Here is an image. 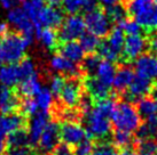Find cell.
<instances>
[{
	"label": "cell",
	"instance_id": "cell-1",
	"mask_svg": "<svg viewBox=\"0 0 157 155\" xmlns=\"http://www.w3.org/2000/svg\"><path fill=\"white\" fill-rule=\"evenodd\" d=\"M31 41L20 32L9 30L0 37V62L5 64H17L25 57Z\"/></svg>",
	"mask_w": 157,
	"mask_h": 155
},
{
	"label": "cell",
	"instance_id": "cell-2",
	"mask_svg": "<svg viewBox=\"0 0 157 155\" xmlns=\"http://www.w3.org/2000/svg\"><path fill=\"white\" fill-rule=\"evenodd\" d=\"M111 121L117 130H123L131 134L133 131H136L141 124V117L136 108L130 102L125 100L116 102L111 114Z\"/></svg>",
	"mask_w": 157,
	"mask_h": 155
},
{
	"label": "cell",
	"instance_id": "cell-3",
	"mask_svg": "<svg viewBox=\"0 0 157 155\" xmlns=\"http://www.w3.org/2000/svg\"><path fill=\"white\" fill-rule=\"evenodd\" d=\"M86 123V134L87 137L94 140L105 139L111 132V122L110 116L103 112L98 105L91 108V111L84 116Z\"/></svg>",
	"mask_w": 157,
	"mask_h": 155
},
{
	"label": "cell",
	"instance_id": "cell-4",
	"mask_svg": "<svg viewBox=\"0 0 157 155\" xmlns=\"http://www.w3.org/2000/svg\"><path fill=\"white\" fill-rule=\"evenodd\" d=\"M107 37L108 38L105 40L100 42L96 54L101 58H105V60H110V62L121 60L124 41H125L124 31L121 29V26L117 25L111 29L110 33Z\"/></svg>",
	"mask_w": 157,
	"mask_h": 155
},
{
	"label": "cell",
	"instance_id": "cell-5",
	"mask_svg": "<svg viewBox=\"0 0 157 155\" xmlns=\"http://www.w3.org/2000/svg\"><path fill=\"white\" fill-rule=\"evenodd\" d=\"M83 78H66V83L57 96V106L66 110L77 108L84 97Z\"/></svg>",
	"mask_w": 157,
	"mask_h": 155
},
{
	"label": "cell",
	"instance_id": "cell-6",
	"mask_svg": "<svg viewBox=\"0 0 157 155\" xmlns=\"http://www.w3.org/2000/svg\"><path fill=\"white\" fill-rule=\"evenodd\" d=\"M84 21L88 32L99 38H105L111 31V22L107 16L105 9L101 7H95L87 12Z\"/></svg>",
	"mask_w": 157,
	"mask_h": 155
},
{
	"label": "cell",
	"instance_id": "cell-7",
	"mask_svg": "<svg viewBox=\"0 0 157 155\" xmlns=\"http://www.w3.org/2000/svg\"><path fill=\"white\" fill-rule=\"evenodd\" d=\"M85 30H86V24L84 18L78 14L70 15L60 26V31L57 33L60 43L75 41L76 39H79L85 33Z\"/></svg>",
	"mask_w": 157,
	"mask_h": 155
},
{
	"label": "cell",
	"instance_id": "cell-8",
	"mask_svg": "<svg viewBox=\"0 0 157 155\" xmlns=\"http://www.w3.org/2000/svg\"><path fill=\"white\" fill-rule=\"evenodd\" d=\"M63 21H64V16H63L62 10H60L57 7L43 5L37 13V18L35 23L36 31L40 30L43 26L53 29V30L57 29L62 25Z\"/></svg>",
	"mask_w": 157,
	"mask_h": 155
},
{
	"label": "cell",
	"instance_id": "cell-9",
	"mask_svg": "<svg viewBox=\"0 0 157 155\" xmlns=\"http://www.w3.org/2000/svg\"><path fill=\"white\" fill-rule=\"evenodd\" d=\"M7 17H8L9 23L24 38H26L28 40H30L31 42H32L33 35L36 34V27L33 22L31 21L30 17L24 12V9L20 8V7H15V8L10 9L8 12Z\"/></svg>",
	"mask_w": 157,
	"mask_h": 155
},
{
	"label": "cell",
	"instance_id": "cell-10",
	"mask_svg": "<svg viewBox=\"0 0 157 155\" xmlns=\"http://www.w3.org/2000/svg\"><path fill=\"white\" fill-rule=\"evenodd\" d=\"M147 47H148V41L144 35H127V38H125L124 41V47L121 56L123 64H128L135 60L138 57L144 54Z\"/></svg>",
	"mask_w": 157,
	"mask_h": 155
},
{
	"label": "cell",
	"instance_id": "cell-11",
	"mask_svg": "<svg viewBox=\"0 0 157 155\" xmlns=\"http://www.w3.org/2000/svg\"><path fill=\"white\" fill-rule=\"evenodd\" d=\"M87 137L86 130L79 122L64 121L60 125V139L67 146L74 148Z\"/></svg>",
	"mask_w": 157,
	"mask_h": 155
},
{
	"label": "cell",
	"instance_id": "cell-12",
	"mask_svg": "<svg viewBox=\"0 0 157 155\" xmlns=\"http://www.w3.org/2000/svg\"><path fill=\"white\" fill-rule=\"evenodd\" d=\"M60 127L55 120L49 121L38 142V147L43 155H49L60 144Z\"/></svg>",
	"mask_w": 157,
	"mask_h": 155
},
{
	"label": "cell",
	"instance_id": "cell-13",
	"mask_svg": "<svg viewBox=\"0 0 157 155\" xmlns=\"http://www.w3.org/2000/svg\"><path fill=\"white\" fill-rule=\"evenodd\" d=\"M52 71L64 78H83L80 66L71 60L67 59L60 54H55L49 60Z\"/></svg>",
	"mask_w": 157,
	"mask_h": 155
},
{
	"label": "cell",
	"instance_id": "cell-14",
	"mask_svg": "<svg viewBox=\"0 0 157 155\" xmlns=\"http://www.w3.org/2000/svg\"><path fill=\"white\" fill-rule=\"evenodd\" d=\"M134 69L136 75L147 79L149 81H157V56L149 54H142L134 60Z\"/></svg>",
	"mask_w": 157,
	"mask_h": 155
},
{
	"label": "cell",
	"instance_id": "cell-15",
	"mask_svg": "<svg viewBox=\"0 0 157 155\" xmlns=\"http://www.w3.org/2000/svg\"><path fill=\"white\" fill-rule=\"evenodd\" d=\"M48 122H49L48 113L41 112V111L37 112L35 115L31 116L30 121H28V134H29L30 148H35L38 146L41 134L45 130Z\"/></svg>",
	"mask_w": 157,
	"mask_h": 155
},
{
	"label": "cell",
	"instance_id": "cell-16",
	"mask_svg": "<svg viewBox=\"0 0 157 155\" xmlns=\"http://www.w3.org/2000/svg\"><path fill=\"white\" fill-rule=\"evenodd\" d=\"M83 85L84 90L86 91L88 96L92 98L93 103H98L100 100L109 98L111 87L107 86L105 83L100 81L95 75L83 78Z\"/></svg>",
	"mask_w": 157,
	"mask_h": 155
},
{
	"label": "cell",
	"instance_id": "cell-17",
	"mask_svg": "<svg viewBox=\"0 0 157 155\" xmlns=\"http://www.w3.org/2000/svg\"><path fill=\"white\" fill-rule=\"evenodd\" d=\"M153 90V82L140 77H134L133 81L128 86L127 90L123 94V96L131 102H139L144 97H147L149 92Z\"/></svg>",
	"mask_w": 157,
	"mask_h": 155
},
{
	"label": "cell",
	"instance_id": "cell-18",
	"mask_svg": "<svg viewBox=\"0 0 157 155\" xmlns=\"http://www.w3.org/2000/svg\"><path fill=\"white\" fill-rule=\"evenodd\" d=\"M21 99L16 89H12L8 87L0 88V113L1 115L18 112Z\"/></svg>",
	"mask_w": 157,
	"mask_h": 155
},
{
	"label": "cell",
	"instance_id": "cell-19",
	"mask_svg": "<svg viewBox=\"0 0 157 155\" xmlns=\"http://www.w3.org/2000/svg\"><path fill=\"white\" fill-rule=\"evenodd\" d=\"M134 72L127 64H123L118 70H116V74L113 78V87L118 94L123 95L127 90L128 86L134 79Z\"/></svg>",
	"mask_w": 157,
	"mask_h": 155
},
{
	"label": "cell",
	"instance_id": "cell-20",
	"mask_svg": "<svg viewBox=\"0 0 157 155\" xmlns=\"http://www.w3.org/2000/svg\"><path fill=\"white\" fill-rule=\"evenodd\" d=\"M59 54L66 57L67 59L74 62L76 64L82 63V60L85 57V52L83 48L80 47L79 42L77 41H67V42H61L56 49Z\"/></svg>",
	"mask_w": 157,
	"mask_h": 155
},
{
	"label": "cell",
	"instance_id": "cell-21",
	"mask_svg": "<svg viewBox=\"0 0 157 155\" xmlns=\"http://www.w3.org/2000/svg\"><path fill=\"white\" fill-rule=\"evenodd\" d=\"M156 0H124L123 6L126 9L128 16L136 18L147 13L156 5Z\"/></svg>",
	"mask_w": 157,
	"mask_h": 155
},
{
	"label": "cell",
	"instance_id": "cell-22",
	"mask_svg": "<svg viewBox=\"0 0 157 155\" xmlns=\"http://www.w3.org/2000/svg\"><path fill=\"white\" fill-rule=\"evenodd\" d=\"M21 73L18 64H5L0 70V82L5 87L13 88L21 82Z\"/></svg>",
	"mask_w": 157,
	"mask_h": 155
},
{
	"label": "cell",
	"instance_id": "cell-23",
	"mask_svg": "<svg viewBox=\"0 0 157 155\" xmlns=\"http://www.w3.org/2000/svg\"><path fill=\"white\" fill-rule=\"evenodd\" d=\"M136 111L144 121L157 120V103L154 98L144 97L136 104Z\"/></svg>",
	"mask_w": 157,
	"mask_h": 155
},
{
	"label": "cell",
	"instance_id": "cell-24",
	"mask_svg": "<svg viewBox=\"0 0 157 155\" xmlns=\"http://www.w3.org/2000/svg\"><path fill=\"white\" fill-rule=\"evenodd\" d=\"M36 37L40 41V43L44 46L47 50H56L59 45H60V40H59V35L53 29H48V27H41L40 30L36 31Z\"/></svg>",
	"mask_w": 157,
	"mask_h": 155
},
{
	"label": "cell",
	"instance_id": "cell-25",
	"mask_svg": "<svg viewBox=\"0 0 157 155\" xmlns=\"http://www.w3.org/2000/svg\"><path fill=\"white\" fill-rule=\"evenodd\" d=\"M96 0H62V6L64 12L70 15L78 14L82 10L86 13L96 7Z\"/></svg>",
	"mask_w": 157,
	"mask_h": 155
},
{
	"label": "cell",
	"instance_id": "cell-26",
	"mask_svg": "<svg viewBox=\"0 0 157 155\" xmlns=\"http://www.w3.org/2000/svg\"><path fill=\"white\" fill-rule=\"evenodd\" d=\"M116 74V66L113 62L110 60H101L98 70H96L95 77L102 81L103 83H105L107 86L111 87L113 86V78Z\"/></svg>",
	"mask_w": 157,
	"mask_h": 155
},
{
	"label": "cell",
	"instance_id": "cell-27",
	"mask_svg": "<svg viewBox=\"0 0 157 155\" xmlns=\"http://www.w3.org/2000/svg\"><path fill=\"white\" fill-rule=\"evenodd\" d=\"M18 147H30L29 145V134L28 128H21L10 132L7 136V150L18 148Z\"/></svg>",
	"mask_w": 157,
	"mask_h": 155
},
{
	"label": "cell",
	"instance_id": "cell-28",
	"mask_svg": "<svg viewBox=\"0 0 157 155\" xmlns=\"http://www.w3.org/2000/svg\"><path fill=\"white\" fill-rule=\"evenodd\" d=\"M40 89H41V85L39 81V77L35 75L20 82V87L17 90H20V94L23 95V97H35L39 92Z\"/></svg>",
	"mask_w": 157,
	"mask_h": 155
},
{
	"label": "cell",
	"instance_id": "cell-29",
	"mask_svg": "<svg viewBox=\"0 0 157 155\" xmlns=\"http://www.w3.org/2000/svg\"><path fill=\"white\" fill-rule=\"evenodd\" d=\"M35 100L37 103L38 110L41 112L48 113L51 112V110L54 106V100H53V95L51 90L46 88V87H41V89L39 90V92L35 96Z\"/></svg>",
	"mask_w": 157,
	"mask_h": 155
},
{
	"label": "cell",
	"instance_id": "cell-30",
	"mask_svg": "<svg viewBox=\"0 0 157 155\" xmlns=\"http://www.w3.org/2000/svg\"><path fill=\"white\" fill-rule=\"evenodd\" d=\"M100 62L101 57L96 52H94V54H87V56L84 57V59L82 60V65H80L83 78L94 77Z\"/></svg>",
	"mask_w": 157,
	"mask_h": 155
},
{
	"label": "cell",
	"instance_id": "cell-31",
	"mask_svg": "<svg viewBox=\"0 0 157 155\" xmlns=\"http://www.w3.org/2000/svg\"><path fill=\"white\" fill-rule=\"evenodd\" d=\"M135 21L139 23L141 27L147 31H154L157 29V4L151 9H149L147 13L135 18Z\"/></svg>",
	"mask_w": 157,
	"mask_h": 155
},
{
	"label": "cell",
	"instance_id": "cell-32",
	"mask_svg": "<svg viewBox=\"0 0 157 155\" xmlns=\"http://www.w3.org/2000/svg\"><path fill=\"white\" fill-rule=\"evenodd\" d=\"M136 138L139 140L157 139V120L144 121L136 130Z\"/></svg>",
	"mask_w": 157,
	"mask_h": 155
},
{
	"label": "cell",
	"instance_id": "cell-33",
	"mask_svg": "<svg viewBox=\"0 0 157 155\" xmlns=\"http://www.w3.org/2000/svg\"><path fill=\"white\" fill-rule=\"evenodd\" d=\"M134 142V138L131 132L123 131V130H115L113 134V145L117 150H124V148H131Z\"/></svg>",
	"mask_w": 157,
	"mask_h": 155
},
{
	"label": "cell",
	"instance_id": "cell-34",
	"mask_svg": "<svg viewBox=\"0 0 157 155\" xmlns=\"http://www.w3.org/2000/svg\"><path fill=\"white\" fill-rule=\"evenodd\" d=\"M105 9V14L108 18L110 20L111 23H116V24H121L126 18H128V14H127L126 9L123 5H113V6H107Z\"/></svg>",
	"mask_w": 157,
	"mask_h": 155
},
{
	"label": "cell",
	"instance_id": "cell-35",
	"mask_svg": "<svg viewBox=\"0 0 157 155\" xmlns=\"http://www.w3.org/2000/svg\"><path fill=\"white\" fill-rule=\"evenodd\" d=\"M100 39L99 37L94 35L91 32L84 33L80 38H79V45L83 48V50L87 54H94L98 52V48L100 46Z\"/></svg>",
	"mask_w": 157,
	"mask_h": 155
},
{
	"label": "cell",
	"instance_id": "cell-36",
	"mask_svg": "<svg viewBox=\"0 0 157 155\" xmlns=\"http://www.w3.org/2000/svg\"><path fill=\"white\" fill-rule=\"evenodd\" d=\"M18 64V69H20V73H21V81L25 80L28 78L35 77L38 75L37 69H36V65L33 63V60L31 59L30 57H24Z\"/></svg>",
	"mask_w": 157,
	"mask_h": 155
},
{
	"label": "cell",
	"instance_id": "cell-37",
	"mask_svg": "<svg viewBox=\"0 0 157 155\" xmlns=\"http://www.w3.org/2000/svg\"><path fill=\"white\" fill-rule=\"evenodd\" d=\"M136 152L140 155H157V139L139 140L136 144Z\"/></svg>",
	"mask_w": 157,
	"mask_h": 155
},
{
	"label": "cell",
	"instance_id": "cell-38",
	"mask_svg": "<svg viewBox=\"0 0 157 155\" xmlns=\"http://www.w3.org/2000/svg\"><path fill=\"white\" fill-rule=\"evenodd\" d=\"M20 111L26 117H30V116L35 115L37 112H39L33 97H23L20 103Z\"/></svg>",
	"mask_w": 157,
	"mask_h": 155
},
{
	"label": "cell",
	"instance_id": "cell-39",
	"mask_svg": "<svg viewBox=\"0 0 157 155\" xmlns=\"http://www.w3.org/2000/svg\"><path fill=\"white\" fill-rule=\"evenodd\" d=\"M94 147H95L94 139L86 137L80 144L75 147V150L72 148V151L75 155H91L94 151Z\"/></svg>",
	"mask_w": 157,
	"mask_h": 155
},
{
	"label": "cell",
	"instance_id": "cell-40",
	"mask_svg": "<svg viewBox=\"0 0 157 155\" xmlns=\"http://www.w3.org/2000/svg\"><path fill=\"white\" fill-rule=\"evenodd\" d=\"M118 26H121V29L124 31V33L127 35H136L140 34L142 27L135 20H131V18H126L124 22H122L121 24H118Z\"/></svg>",
	"mask_w": 157,
	"mask_h": 155
},
{
	"label": "cell",
	"instance_id": "cell-41",
	"mask_svg": "<svg viewBox=\"0 0 157 155\" xmlns=\"http://www.w3.org/2000/svg\"><path fill=\"white\" fill-rule=\"evenodd\" d=\"M118 150L113 144L107 142H102L96 144L94 151L91 155H117Z\"/></svg>",
	"mask_w": 157,
	"mask_h": 155
},
{
	"label": "cell",
	"instance_id": "cell-42",
	"mask_svg": "<svg viewBox=\"0 0 157 155\" xmlns=\"http://www.w3.org/2000/svg\"><path fill=\"white\" fill-rule=\"evenodd\" d=\"M66 83V78L62 77V75H54V77L51 79V92H52L53 96H55L57 98V96L60 95L62 88Z\"/></svg>",
	"mask_w": 157,
	"mask_h": 155
},
{
	"label": "cell",
	"instance_id": "cell-43",
	"mask_svg": "<svg viewBox=\"0 0 157 155\" xmlns=\"http://www.w3.org/2000/svg\"><path fill=\"white\" fill-rule=\"evenodd\" d=\"M9 135L7 128L5 127L2 115H0V155H5L7 152V136Z\"/></svg>",
	"mask_w": 157,
	"mask_h": 155
},
{
	"label": "cell",
	"instance_id": "cell-44",
	"mask_svg": "<svg viewBox=\"0 0 157 155\" xmlns=\"http://www.w3.org/2000/svg\"><path fill=\"white\" fill-rule=\"evenodd\" d=\"M49 155H75V154L71 147L67 146V145H64V144L62 142V144H60Z\"/></svg>",
	"mask_w": 157,
	"mask_h": 155
},
{
	"label": "cell",
	"instance_id": "cell-45",
	"mask_svg": "<svg viewBox=\"0 0 157 155\" xmlns=\"http://www.w3.org/2000/svg\"><path fill=\"white\" fill-rule=\"evenodd\" d=\"M30 147H18V148H9L5 155H31Z\"/></svg>",
	"mask_w": 157,
	"mask_h": 155
},
{
	"label": "cell",
	"instance_id": "cell-46",
	"mask_svg": "<svg viewBox=\"0 0 157 155\" xmlns=\"http://www.w3.org/2000/svg\"><path fill=\"white\" fill-rule=\"evenodd\" d=\"M23 2V0H0V4L5 9H13L15 7H18V5Z\"/></svg>",
	"mask_w": 157,
	"mask_h": 155
},
{
	"label": "cell",
	"instance_id": "cell-47",
	"mask_svg": "<svg viewBox=\"0 0 157 155\" xmlns=\"http://www.w3.org/2000/svg\"><path fill=\"white\" fill-rule=\"evenodd\" d=\"M149 48H150V50H151V54L157 56V38H153L148 43Z\"/></svg>",
	"mask_w": 157,
	"mask_h": 155
},
{
	"label": "cell",
	"instance_id": "cell-48",
	"mask_svg": "<svg viewBox=\"0 0 157 155\" xmlns=\"http://www.w3.org/2000/svg\"><path fill=\"white\" fill-rule=\"evenodd\" d=\"M117 155H138V154L132 148H124V150H121V151L118 152Z\"/></svg>",
	"mask_w": 157,
	"mask_h": 155
},
{
	"label": "cell",
	"instance_id": "cell-49",
	"mask_svg": "<svg viewBox=\"0 0 157 155\" xmlns=\"http://www.w3.org/2000/svg\"><path fill=\"white\" fill-rule=\"evenodd\" d=\"M8 31H9L8 24H7V23H5V22H0V37L6 34Z\"/></svg>",
	"mask_w": 157,
	"mask_h": 155
},
{
	"label": "cell",
	"instance_id": "cell-50",
	"mask_svg": "<svg viewBox=\"0 0 157 155\" xmlns=\"http://www.w3.org/2000/svg\"><path fill=\"white\" fill-rule=\"evenodd\" d=\"M101 2L105 6H113V5H117L119 2H123L124 0H100Z\"/></svg>",
	"mask_w": 157,
	"mask_h": 155
},
{
	"label": "cell",
	"instance_id": "cell-51",
	"mask_svg": "<svg viewBox=\"0 0 157 155\" xmlns=\"http://www.w3.org/2000/svg\"><path fill=\"white\" fill-rule=\"evenodd\" d=\"M44 2L48 5V6H53V7H57L62 2V0H44Z\"/></svg>",
	"mask_w": 157,
	"mask_h": 155
},
{
	"label": "cell",
	"instance_id": "cell-52",
	"mask_svg": "<svg viewBox=\"0 0 157 155\" xmlns=\"http://www.w3.org/2000/svg\"><path fill=\"white\" fill-rule=\"evenodd\" d=\"M151 92H153V98H154V100H155V102L157 103V86L154 87L153 90H151Z\"/></svg>",
	"mask_w": 157,
	"mask_h": 155
},
{
	"label": "cell",
	"instance_id": "cell-53",
	"mask_svg": "<svg viewBox=\"0 0 157 155\" xmlns=\"http://www.w3.org/2000/svg\"><path fill=\"white\" fill-rule=\"evenodd\" d=\"M31 155H43L41 153H32Z\"/></svg>",
	"mask_w": 157,
	"mask_h": 155
},
{
	"label": "cell",
	"instance_id": "cell-54",
	"mask_svg": "<svg viewBox=\"0 0 157 155\" xmlns=\"http://www.w3.org/2000/svg\"><path fill=\"white\" fill-rule=\"evenodd\" d=\"M35 1H41V2H44V0H35ZM45 4V2H44Z\"/></svg>",
	"mask_w": 157,
	"mask_h": 155
},
{
	"label": "cell",
	"instance_id": "cell-55",
	"mask_svg": "<svg viewBox=\"0 0 157 155\" xmlns=\"http://www.w3.org/2000/svg\"><path fill=\"white\" fill-rule=\"evenodd\" d=\"M0 70H1V62H0Z\"/></svg>",
	"mask_w": 157,
	"mask_h": 155
},
{
	"label": "cell",
	"instance_id": "cell-56",
	"mask_svg": "<svg viewBox=\"0 0 157 155\" xmlns=\"http://www.w3.org/2000/svg\"><path fill=\"white\" fill-rule=\"evenodd\" d=\"M156 2H157V0H156Z\"/></svg>",
	"mask_w": 157,
	"mask_h": 155
}]
</instances>
